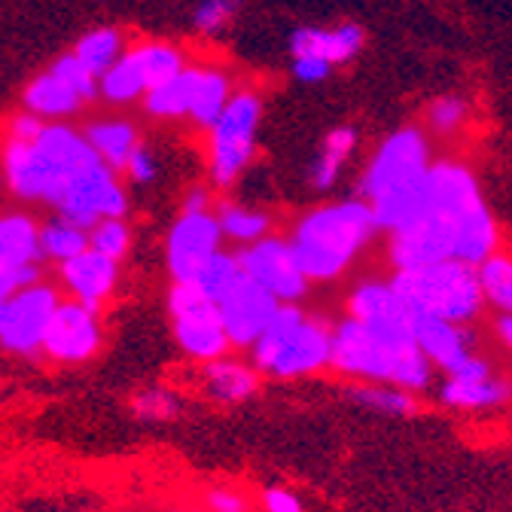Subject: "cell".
Wrapping results in <instances>:
<instances>
[{
  "label": "cell",
  "instance_id": "d590c367",
  "mask_svg": "<svg viewBox=\"0 0 512 512\" xmlns=\"http://www.w3.org/2000/svg\"><path fill=\"white\" fill-rule=\"evenodd\" d=\"M241 275H244V272H241V266H238V256L220 250V253L211 256V263L202 269V275H199L196 281H192V284H199L214 302H220V299L235 287V281H238Z\"/></svg>",
  "mask_w": 512,
  "mask_h": 512
},
{
  "label": "cell",
  "instance_id": "8fae6325",
  "mask_svg": "<svg viewBox=\"0 0 512 512\" xmlns=\"http://www.w3.org/2000/svg\"><path fill=\"white\" fill-rule=\"evenodd\" d=\"M235 256H238L241 272L253 284H260L266 293H272L281 305H296L308 293V278L302 275L299 260L287 238L266 235L260 241L241 247Z\"/></svg>",
  "mask_w": 512,
  "mask_h": 512
},
{
  "label": "cell",
  "instance_id": "4fadbf2b",
  "mask_svg": "<svg viewBox=\"0 0 512 512\" xmlns=\"http://www.w3.org/2000/svg\"><path fill=\"white\" fill-rule=\"evenodd\" d=\"M52 208L58 211V217L71 220L83 229H92L101 220H122L128 211V199L116 171L98 162L64 189V196Z\"/></svg>",
  "mask_w": 512,
  "mask_h": 512
},
{
  "label": "cell",
  "instance_id": "7bdbcfd3",
  "mask_svg": "<svg viewBox=\"0 0 512 512\" xmlns=\"http://www.w3.org/2000/svg\"><path fill=\"white\" fill-rule=\"evenodd\" d=\"M122 174L135 183H150V180H156V159L150 156V150L135 147V153L128 156V162L122 168Z\"/></svg>",
  "mask_w": 512,
  "mask_h": 512
},
{
  "label": "cell",
  "instance_id": "f1b7e54d",
  "mask_svg": "<svg viewBox=\"0 0 512 512\" xmlns=\"http://www.w3.org/2000/svg\"><path fill=\"white\" fill-rule=\"evenodd\" d=\"M232 92H229V80L223 71H202L199 68V80H196V92H192V104L189 113L196 125L211 128L214 119L223 113V107L229 104Z\"/></svg>",
  "mask_w": 512,
  "mask_h": 512
},
{
  "label": "cell",
  "instance_id": "e0dca14e",
  "mask_svg": "<svg viewBox=\"0 0 512 512\" xmlns=\"http://www.w3.org/2000/svg\"><path fill=\"white\" fill-rule=\"evenodd\" d=\"M58 278L74 302H80L92 311H101L119 287V263L86 247L83 253L74 256V260L58 266Z\"/></svg>",
  "mask_w": 512,
  "mask_h": 512
},
{
  "label": "cell",
  "instance_id": "ab89813d",
  "mask_svg": "<svg viewBox=\"0 0 512 512\" xmlns=\"http://www.w3.org/2000/svg\"><path fill=\"white\" fill-rule=\"evenodd\" d=\"M52 74L68 83V86L80 95V101H92V98L98 95V77H92V74L83 68V64L74 58V52H71V55H61V58L52 64Z\"/></svg>",
  "mask_w": 512,
  "mask_h": 512
},
{
  "label": "cell",
  "instance_id": "44dd1931",
  "mask_svg": "<svg viewBox=\"0 0 512 512\" xmlns=\"http://www.w3.org/2000/svg\"><path fill=\"white\" fill-rule=\"evenodd\" d=\"M366 43V34L360 25H339L333 31L324 28H299L290 37V52L293 55H308V58H320L327 61L330 68L333 64H345L351 61Z\"/></svg>",
  "mask_w": 512,
  "mask_h": 512
},
{
  "label": "cell",
  "instance_id": "9c48e42d",
  "mask_svg": "<svg viewBox=\"0 0 512 512\" xmlns=\"http://www.w3.org/2000/svg\"><path fill=\"white\" fill-rule=\"evenodd\" d=\"M430 162H433L430 144L421 128H415V125L397 128V132H391L375 147V153L360 177L363 202H375L381 196H388V192L409 186L430 168Z\"/></svg>",
  "mask_w": 512,
  "mask_h": 512
},
{
  "label": "cell",
  "instance_id": "d4e9b609",
  "mask_svg": "<svg viewBox=\"0 0 512 512\" xmlns=\"http://www.w3.org/2000/svg\"><path fill=\"white\" fill-rule=\"evenodd\" d=\"M354 150H357V132H354V128H348V125L333 128V132L324 138V144H320L317 159L311 162V186L320 189V192L333 189L342 168L354 156Z\"/></svg>",
  "mask_w": 512,
  "mask_h": 512
},
{
  "label": "cell",
  "instance_id": "2e32d148",
  "mask_svg": "<svg viewBox=\"0 0 512 512\" xmlns=\"http://www.w3.org/2000/svg\"><path fill=\"white\" fill-rule=\"evenodd\" d=\"M278 308H281V302L272 293H266L260 284H253L247 275H241L235 281V287L217 302L220 324L226 330L229 345L238 351L253 348V342L260 339L263 330L272 324Z\"/></svg>",
  "mask_w": 512,
  "mask_h": 512
},
{
  "label": "cell",
  "instance_id": "603a6c76",
  "mask_svg": "<svg viewBox=\"0 0 512 512\" xmlns=\"http://www.w3.org/2000/svg\"><path fill=\"white\" fill-rule=\"evenodd\" d=\"M80 95L55 77L52 71L40 74L28 89H25V107L37 119H61V116H74L80 110Z\"/></svg>",
  "mask_w": 512,
  "mask_h": 512
},
{
  "label": "cell",
  "instance_id": "74e56055",
  "mask_svg": "<svg viewBox=\"0 0 512 512\" xmlns=\"http://www.w3.org/2000/svg\"><path fill=\"white\" fill-rule=\"evenodd\" d=\"M470 119V104L461 95H442L427 107V125L436 135H455Z\"/></svg>",
  "mask_w": 512,
  "mask_h": 512
},
{
  "label": "cell",
  "instance_id": "9a60e30c",
  "mask_svg": "<svg viewBox=\"0 0 512 512\" xmlns=\"http://www.w3.org/2000/svg\"><path fill=\"white\" fill-rule=\"evenodd\" d=\"M220 223L211 211H183L165 241V266L174 284H192L220 253Z\"/></svg>",
  "mask_w": 512,
  "mask_h": 512
},
{
  "label": "cell",
  "instance_id": "6da1fadb",
  "mask_svg": "<svg viewBox=\"0 0 512 512\" xmlns=\"http://www.w3.org/2000/svg\"><path fill=\"white\" fill-rule=\"evenodd\" d=\"M497 220L470 165L430 162L421 211L388 232V263L403 269L458 260L479 269L497 253Z\"/></svg>",
  "mask_w": 512,
  "mask_h": 512
},
{
  "label": "cell",
  "instance_id": "83f0119b",
  "mask_svg": "<svg viewBox=\"0 0 512 512\" xmlns=\"http://www.w3.org/2000/svg\"><path fill=\"white\" fill-rule=\"evenodd\" d=\"M98 92L113 104H128V101L147 95V83H144V74L135 61V52H125L110 64L98 80Z\"/></svg>",
  "mask_w": 512,
  "mask_h": 512
},
{
  "label": "cell",
  "instance_id": "f546056e",
  "mask_svg": "<svg viewBox=\"0 0 512 512\" xmlns=\"http://www.w3.org/2000/svg\"><path fill=\"white\" fill-rule=\"evenodd\" d=\"M89 247V229L71 223V220H52L46 226H40V256H46V260L52 263H68L74 260L77 253H83Z\"/></svg>",
  "mask_w": 512,
  "mask_h": 512
},
{
  "label": "cell",
  "instance_id": "ac0fdd59",
  "mask_svg": "<svg viewBox=\"0 0 512 512\" xmlns=\"http://www.w3.org/2000/svg\"><path fill=\"white\" fill-rule=\"evenodd\" d=\"M409 333L424 360L442 375L461 366L470 354H476V336L461 324H448V320L436 317H412Z\"/></svg>",
  "mask_w": 512,
  "mask_h": 512
},
{
  "label": "cell",
  "instance_id": "681fc988",
  "mask_svg": "<svg viewBox=\"0 0 512 512\" xmlns=\"http://www.w3.org/2000/svg\"><path fill=\"white\" fill-rule=\"evenodd\" d=\"M0 183H4V177H0Z\"/></svg>",
  "mask_w": 512,
  "mask_h": 512
},
{
  "label": "cell",
  "instance_id": "cb8c5ba5",
  "mask_svg": "<svg viewBox=\"0 0 512 512\" xmlns=\"http://www.w3.org/2000/svg\"><path fill=\"white\" fill-rule=\"evenodd\" d=\"M89 141V147L95 150V156L110 168V171H122L128 156L135 153L138 144V132L122 119H110V122H95L89 125V132L83 135Z\"/></svg>",
  "mask_w": 512,
  "mask_h": 512
},
{
  "label": "cell",
  "instance_id": "4316f807",
  "mask_svg": "<svg viewBox=\"0 0 512 512\" xmlns=\"http://www.w3.org/2000/svg\"><path fill=\"white\" fill-rule=\"evenodd\" d=\"M196 80H199V68H183L174 80L156 86L147 92L144 104L150 116L159 119H174V116H186L189 104H192V92H196Z\"/></svg>",
  "mask_w": 512,
  "mask_h": 512
},
{
  "label": "cell",
  "instance_id": "277c9868",
  "mask_svg": "<svg viewBox=\"0 0 512 512\" xmlns=\"http://www.w3.org/2000/svg\"><path fill=\"white\" fill-rule=\"evenodd\" d=\"M375 232L378 226L369 202L345 199L308 211L296 223L290 247L308 284L336 281L357 263V256L372 244Z\"/></svg>",
  "mask_w": 512,
  "mask_h": 512
},
{
  "label": "cell",
  "instance_id": "ba28073f",
  "mask_svg": "<svg viewBox=\"0 0 512 512\" xmlns=\"http://www.w3.org/2000/svg\"><path fill=\"white\" fill-rule=\"evenodd\" d=\"M260 98L253 92H238L229 98L223 113L211 125V177L217 186H232L250 165L260 132Z\"/></svg>",
  "mask_w": 512,
  "mask_h": 512
},
{
  "label": "cell",
  "instance_id": "8d00e7d4",
  "mask_svg": "<svg viewBox=\"0 0 512 512\" xmlns=\"http://www.w3.org/2000/svg\"><path fill=\"white\" fill-rule=\"evenodd\" d=\"M89 250L119 263L132 250V229H128L125 220H101L89 229Z\"/></svg>",
  "mask_w": 512,
  "mask_h": 512
},
{
  "label": "cell",
  "instance_id": "30bf717a",
  "mask_svg": "<svg viewBox=\"0 0 512 512\" xmlns=\"http://www.w3.org/2000/svg\"><path fill=\"white\" fill-rule=\"evenodd\" d=\"M58 302V287L46 281H34L16 290L0 305V351L16 357H37Z\"/></svg>",
  "mask_w": 512,
  "mask_h": 512
},
{
  "label": "cell",
  "instance_id": "bcb514c9",
  "mask_svg": "<svg viewBox=\"0 0 512 512\" xmlns=\"http://www.w3.org/2000/svg\"><path fill=\"white\" fill-rule=\"evenodd\" d=\"M43 119H37L34 113H22L10 122V141H34L43 132Z\"/></svg>",
  "mask_w": 512,
  "mask_h": 512
},
{
  "label": "cell",
  "instance_id": "5bb4252c",
  "mask_svg": "<svg viewBox=\"0 0 512 512\" xmlns=\"http://www.w3.org/2000/svg\"><path fill=\"white\" fill-rule=\"evenodd\" d=\"M436 397L455 412H494L512 400V381L503 378L494 363L476 351L461 366L445 372Z\"/></svg>",
  "mask_w": 512,
  "mask_h": 512
},
{
  "label": "cell",
  "instance_id": "7c38bea8",
  "mask_svg": "<svg viewBox=\"0 0 512 512\" xmlns=\"http://www.w3.org/2000/svg\"><path fill=\"white\" fill-rule=\"evenodd\" d=\"M101 342V311H92L74 299H61L46 327L40 354L58 366H83L98 357Z\"/></svg>",
  "mask_w": 512,
  "mask_h": 512
},
{
  "label": "cell",
  "instance_id": "b9f144b4",
  "mask_svg": "<svg viewBox=\"0 0 512 512\" xmlns=\"http://www.w3.org/2000/svg\"><path fill=\"white\" fill-rule=\"evenodd\" d=\"M263 512H305V503L296 491L284 488V485H269L260 494Z\"/></svg>",
  "mask_w": 512,
  "mask_h": 512
},
{
  "label": "cell",
  "instance_id": "1f68e13d",
  "mask_svg": "<svg viewBox=\"0 0 512 512\" xmlns=\"http://www.w3.org/2000/svg\"><path fill=\"white\" fill-rule=\"evenodd\" d=\"M214 217H217V223H220L223 238H229V241H235V244H241V247H247V244H253V241L266 238L269 229H272L269 214L253 211V208H244V205H220V211H217Z\"/></svg>",
  "mask_w": 512,
  "mask_h": 512
},
{
  "label": "cell",
  "instance_id": "4dcf8cb0",
  "mask_svg": "<svg viewBox=\"0 0 512 512\" xmlns=\"http://www.w3.org/2000/svg\"><path fill=\"white\" fill-rule=\"evenodd\" d=\"M128 409L144 424H171L183 415V397L165 388V384H150V388H141L138 394H132Z\"/></svg>",
  "mask_w": 512,
  "mask_h": 512
},
{
  "label": "cell",
  "instance_id": "60d3db41",
  "mask_svg": "<svg viewBox=\"0 0 512 512\" xmlns=\"http://www.w3.org/2000/svg\"><path fill=\"white\" fill-rule=\"evenodd\" d=\"M205 512H250V500L238 488L214 485L205 491Z\"/></svg>",
  "mask_w": 512,
  "mask_h": 512
},
{
  "label": "cell",
  "instance_id": "e575fe53",
  "mask_svg": "<svg viewBox=\"0 0 512 512\" xmlns=\"http://www.w3.org/2000/svg\"><path fill=\"white\" fill-rule=\"evenodd\" d=\"M479 281L485 293V305H494L500 314L512 317V256L494 253L479 266Z\"/></svg>",
  "mask_w": 512,
  "mask_h": 512
},
{
  "label": "cell",
  "instance_id": "52a82bcc",
  "mask_svg": "<svg viewBox=\"0 0 512 512\" xmlns=\"http://www.w3.org/2000/svg\"><path fill=\"white\" fill-rule=\"evenodd\" d=\"M171 336L192 363H211L229 354V339L220 324L217 302L199 284H171L168 290Z\"/></svg>",
  "mask_w": 512,
  "mask_h": 512
},
{
  "label": "cell",
  "instance_id": "f6af8a7d",
  "mask_svg": "<svg viewBox=\"0 0 512 512\" xmlns=\"http://www.w3.org/2000/svg\"><path fill=\"white\" fill-rule=\"evenodd\" d=\"M330 64L320 58H308V55H293V77L299 83H320L330 77Z\"/></svg>",
  "mask_w": 512,
  "mask_h": 512
},
{
  "label": "cell",
  "instance_id": "ffe728a7",
  "mask_svg": "<svg viewBox=\"0 0 512 512\" xmlns=\"http://www.w3.org/2000/svg\"><path fill=\"white\" fill-rule=\"evenodd\" d=\"M348 317L375 327H409L412 314L397 296L391 278H363L348 296Z\"/></svg>",
  "mask_w": 512,
  "mask_h": 512
},
{
  "label": "cell",
  "instance_id": "d6a6232c",
  "mask_svg": "<svg viewBox=\"0 0 512 512\" xmlns=\"http://www.w3.org/2000/svg\"><path fill=\"white\" fill-rule=\"evenodd\" d=\"M135 61H138V68L144 74L147 92L168 83V80H174L186 68L183 52L177 46H168V43H144V46H138Z\"/></svg>",
  "mask_w": 512,
  "mask_h": 512
},
{
  "label": "cell",
  "instance_id": "8992f818",
  "mask_svg": "<svg viewBox=\"0 0 512 512\" xmlns=\"http://www.w3.org/2000/svg\"><path fill=\"white\" fill-rule=\"evenodd\" d=\"M391 284L412 317H436L470 327L485 311L479 269L458 260L394 272Z\"/></svg>",
  "mask_w": 512,
  "mask_h": 512
},
{
  "label": "cell",
  "instance_id": "7402d4cb",
  "mask_svg": "<svg viewBox=\"0 0 512 512\" xmlns=\"http://www.w3.org/2000/svg\"><path fill=\"white\" fill-rule=\"evenodd\" d=\"M40 263V226L28 214L0 217V272Z\"/></svg>",
  "mask_w": 512,
  "mask_h": 512
},
{
  "label": "cell",
  "instance_id": "836d02e7",
  "mask_svg": "<svg viewBox=\"0 0 512 512\" xmlns=\"http://www.w3.org/2000/svg\"><path fill=\"white\" fill-rule=\"evenodd\" d=\"M119 55H122V37H119V31H113V28L89 31V34L77 43V49H74V58L83 64V68H86L92 77H98V80H101V74L110 68V64H113Z\"/></svg>",
  "mask_w": 512,
  "mask_h": 512
},
{
  "label": "cell",
  "instance_id": "7dc6e473",
  "mask_svg": "<svg viewBox=\"0 0 512 512\" xmlns=\"http://www.w3.org/2000/svg\"><path fill=\"white\" fill-rule=\"evenodd\" d=\"M494 336H497V342L512 354V317H506V314H500L497 317V324H494Z\"/></svg>",
  "mask_w": 512,
  "mask_h": 512
},
{
  "label": "cell",
  "instance_id": "ee69618b",
  "mask_svg": "<svg viewBox=\"0 0 512 512\" xmlns=\"http://www.w3.org/2000/svg\"><path fill=\"white\" fill-rule=\"evenodd\" d=\"M40 281V269L37 266H25V269H13V272H0V305H4L16 290L28 287Z\"/></svg>",
  "mask_w": 512,
  "mask_h": 512
},
{
  "label": "cell",
  "instance_id": "d6986e66",
  "mask_svg": "<svg viewBox=\"0 0 512 512\" xmlns=\"http://www.w3.org/2000/svg\"><path fill=\"white\" fill-rule=\"evenodd\" d=\"M202 394L220 406H238L256 397L260 391V372L253 369V363L241 357H217L211 363H202Z\"/></svg>",
  "mask_w": 512,
  "mask_h": 512
},
{
  "label": "cell",
  "instance_id": "5b68a950",
  "mask_svg": "<svg viewBox=\"0 0 512 512\" xmlns=\"http://www.w3.org/2000/svg\"><path fill=\"white\" fill-rule=\"evenodd\" d=\"M333 327L305 314L299 305H281L272 324L250 348V363L269 378H305L330 366Z\"/></svg>",
  "mask_w": 512,
  "mask_h": 512
},
{
  "label": "cell",
  "instance_id": "f35d334b",
  "mask_svg": "<svg viewBox=\"0 0 512 512\" xmlns=\"http://www.w3.org/2000/svg\"><path fill=\"white\" fill-rule=\"evenodd\" d=\"M241 4L244 0H202L199 10L192 13V25L202 34H217L238 16Z\"/></svg>",
  "mask_w": 512,
  "mask_h": 512
},
{
  "label": "cell",
  "instance_id": "7a4b0ae2",
  "mask_svg": "<svg viewBox=\"0 0 512 512\" xmlns=\"http://www.w3.org/2000/svg\"><path fill=\"white\" fill-rule=\"evenodd\" d=\"M330 369L351 381L394 384L409 394L427 391L436 372L418 351L409 327H375L354 317H342L333 327Z\"/></svg>",
  "mask_w": 512,
  "mask_h": 512
},
{
  "label": "cell",
  "instance_id": "484cf974",
  "mask_svg": "<svg viewBox=\"0 0 512 512\" xmlns=\"http://www.w3.org/2000/svg\"><path fill=\"white\" fill-rule=\"evenodd\" d=\"M348 397L381 418H412L418 412V394H409L403 388H394V384H366V381H354L351 388H345Z\"/></svg>",
  "mask_w": 512,
  "mask_h": 512
},
{
  "label": "cell",
  "instance_id": "c3c4849f",
  "mask_svg": "<svg viewBox=\"0 0 512 512\" xmlns=\"http://www.w3.org/2000/svg\"><path fill=\"white\" fill-rule=\"evenodd\" d=\"M183 211H208V192L205 189H192L186 202H183Z\"/></svg>",
  "mask_w": 512,
  "mask_h": 512
},
{
  "label": "cell",
  "instance_id": "3957f363",
  "mask_svg": "<svg viewBox=\"0 0 512 512\" xmlns=\"http://www.w3.org/2000/svg\"><path fill=\"white\" fill-rule=\"evenodd\" d=\"M101 159L68 125H43L34 141H7L4 183L16 199L55 205L83 171Z\"/></svg>",
  "mask_w": 512,
  "mask_h": 512
}]
</instances>
